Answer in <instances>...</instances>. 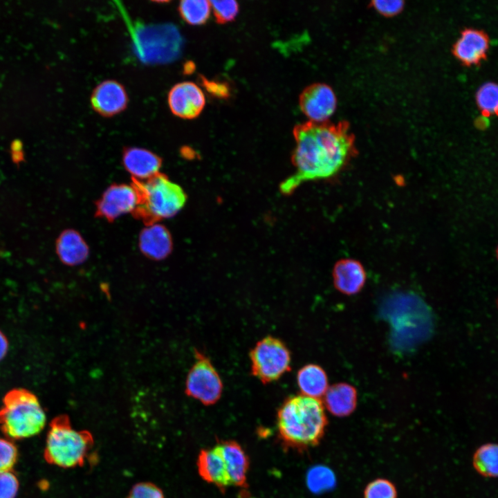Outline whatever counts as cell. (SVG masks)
Wrapping results in <instances>:
<instances>
[{
	"label": "cell",
	"instance_id": "obj_1",
	"mask_svg": "<svg viewBox=\"0 0 498 498\" xmlns=\"http://www.w3.org/2000/svg\"><path fill=\"white\" fill-rule=\"evenodd\" d=\"M296 142L292 155L295 173L280 185L290 194L302 183L337 174L356 154L355 138L347 122L308 121L293 129Z\"/></svg>",
	"mask_w": 498,
	"mask_h": 498
},
{
	"label": "cell",
	"instance_id": "obj_2",
	"mask_svg": "<svg viewBox=\"0 0 498 498\" xmlns=\"http://www.w3.org/2000/svg\"><path fill=\"white\" fill-rule=\"evenodd\" d=\"M328 423L320 399L302 394L286 398L278 409L279 436L288 447L304 449L318 444Z\"/></svg>",
	"mask_w": 498,
	"mask_h": 498
},
{
	"label": "cell",
	"instance_id": "obj_3",
	"mask_svg": "<svg viewBox=\"0 0 498 498\" xmlns=\"http://www.w3.org/2000/svg\"><path fill=\"white\" fill-rule=\"evenodd\" d=\"M46 413L38 398L24 388L8 391L0 408V428L10 439H24L42 431Z\"/></svg>",
	"mask_w": 498,
	"mask_h": 498
},
{
	"label": "cell",
	"instance_id": "obj_4",
	"mask_svg": "<svg viewBox=\"0 0 498 498\" xmlns=\"http://www.w3.org/2000/svg\"><path fill=\"white\" fill-rule=\"evenodd\" d=\"M133 185L138 194L133 213L148 225L174 216L185 203L183 190L162 174L145 181L133 180Z\"/></svg>",
	"mask_w": 498,
	"mask_h": 498
},
{
	"label": "cell",
	"instance_id": "obj_5",
	"mask_svg": "<svg viewBox=\"0 0 498 498\" xmlns=\"http://www.w3.org/2000/svg\"><path fill=\"white\" fill-rule=\"evenodd\" d=\"M89 433L71 426L64 417L54 419L47 433L46 460L62 468H73L83 463L91 444Z\"/></svg>",
	"mask_w": 498,
	"mask_h": 498
},
{
	"label": "cell",
	"instance_id": "obj_6",
	"mask_svg": "<svg viewBox=\"0 0 498 498\" xmlns=\"http://www.w3.org/2000/svg\"><path fill=\"white\" fill-rule=\"evenodd\" d=\"M250 358L252 374L264 384L277 380L290 370L289 349L273 336L258 341L250 351Z\"/></svg>",
	"mask_w": 498,
	"mask_h": 498
},
{
	"label": "cell",
	"instance_id": "obj_7",
	"mask_svg": "<svg viewBox=\"0 0 498 498\" xmlns=\"http://www.w3.org/2000/svg\"><path fill=\"white\" fill-rule=\"evenodd\" d=\"M196 361L190 369L185 382L186 394L205 405L216 403L223 391V382L210 359L195 351Z\"/></svg>",
	"mask_w": 498,
	"mask_h": 498
},
{
	"label": "cell",
	"instance_id": "obj_8",
	"mask_svg": "<svg viewBox=\"0 0 498 498\" xmlns=\"http://www.w3.org/2000/svg\"><path fill=\"white\" fill-rule=\"evenodd\" d=\"M299 107L310 121L324 122L335 110L337 100L333 89L324 83L306 87L299 98Z\"/></svg>",
	"mask_w": 498,
	"mask_h": 498
},
{
	"label": "cell",
	"instance_id": "obj_9",
	"mask_svg": "<svg viewBox=\"0 0 498 498\" xmlns=\"http://www.w3.org/2000/svg\"><path fill=\"white\" fill-rule=\"evenodd\" d=\"M138 204V194L132 184H114L108 187L97 203V214L109 221L133 212Z\"/></svg>",
	"mask_w": 498,
	"mask_h": 498
},
{
	"label": "cell",
	"instance_id": "obj_10",
	"mask_svg": "<svg viewBox=\"0 0 498 498\" xmlns=\"http://www.w3.org/2000/svg\"><path fill=\"white\" fill-rule=\"evenodd\" d=\"M172 113L183 119H193L202 112L205 96L201 89L192 82H183L173 86L167 95Z\"/></svg>",
	"mask_w": 498,
	"mask_h": 498
},
{
	"label": "cell",
	"instance_id": "obj_11",
	"mask_svg": "<svg viewBox=\"0 0 498 498\" xmlns=\"http://www.w3.org/2000/svg\"><path fill=\"white\" fill-rule=\"evenodd\" d=\"M91 104L93 110L104 117H111L124 111L128 95L122 84L107 80L98 84L92 91Z\"/></svg>",
	"mask_w": 498,
	"mask_h": 498
},
{
	"label": "cell",
	"instance_id": "obj_12",
	"mask_svg": "<svg viewBox=\"0 0 498 498\" xmlns=\"http://www.w3.org/2000/svg\"><path fill=\"white\" fill-rule=\"evenodd\" d=\"M489 38L483 30L465 28L452 47L454 57L463 65H479L487 57Z\"/></svg>",
	"mask_w": 498,
	"mask_h": 498
},
{
	"label": "cell",
	"instance_id": "obj_13",
	"mask_svg": "<svg viewBox=\"0 0 498 498\" xmlns=\"http://www.w3.org/2000/svg\"><path fill=\"white\" fill-rule=\"evenodd\" d=\"M122 163L133 180L142 181L159 173L162 160L158 155L148 149L133 147L124 151Z\"/></svg>",
	"mask_w": 498,
	"mask_h": 498
},
{
	"label": "cell",
	"instance_id": "obj_14",
	"mask_svg": "<svg viewBox=\"0 0 498 498\" xmlns=\"http://www.w3.org/2000/svg\"><path fill=\"white\" fill-rule=\"evenodd\" d=\"M332 275L336 290L347 295L360 293L366 282V273L363 266L354 259H344L336 262Z\"/></svg>",
	"mask_w": 498,
	"mask_h": 498
},
{
	"label": "cell",
	"instance_id": "obj_15",
	"mask_svg": "<svg viewBox=\"0 0 498 498\" xmlns=\"http://www.w3.org/2000/svg\"><path fill=\"white\" fill-rule=\"evenodd\" d=\"M197 466L200 476L205 481L214 484L221 490L231 486L225 463L218 445L200 452Z\"/></svg>",
	"mask_w": 498,
	"mask_h": 498
},
{
	"label": "cell",
	"instance_id": "obj_16",
	"mask_svg": "<svg viewBox=\"0 0 498 498\" xmlns=\"http://www.w3.org/2000/svg\"><path fill=\"white\" fill-rule=\"evenodd\" d=\"M139 248L150 259H165L172 251V240L167 229L157 223L149 225L139 235Z\"/></svg>",
	"mask_w": 498,
	"mask_h": 498
},
{
	"label": "cell",
	"instance_id": "obj_17",
	"mask_svg": "<svg viewBox=\"0 0 498 498\" xmlns=\"http://www.w3.org/2000/svg\"><path fill=\"white\" fill-rule=\"evenodd\" d=\"M323 404L333 416L345 417L351 415L358 403L356 387L347 382H338L329 387L323 396Z\"/></svg>",
	"mask_w": 498,
	"mask_h": 498
},
{
	"label": "cell",
	"instance_id": "obj_18",
	"mask_svg": "<svg viewBox=\"0 0 498 498\" xmlns=\"http://www.w3.org/2000/svg\"><path fill=\"white\" fill-rule=\"evenodd\" d=\"M217 445L225 461L231 486H243L249 466L246 454L234 441H225Z\"/></svg>",
	"mask_w": 498,
	"mask_h": 498
},
{
	"label": "cell",
	"instance_id": "obj_19",
	"mask_svg": "<svg viewBox=\"0 0 498 498\" xmlns=\"http://www.w3.org/2000/svg\"><path fill=\"white\" fill-rule=\"evenodd\" d=\"M56 250L61 261L68 266L82 264L89 255L87 244L73 230H67L60 234L57 240Z\"/></svg>",
	"mask_w": 498,
	"mask_h": 498
},
{
	"label": "cell",
	"instance_id": "obj_20",
	"mask_svg": "<svg viewBox=\"0 0 498 498\" xmlns=\"http://www.w3.org/2000/svg\"><path fill=\"white\" fill-rule=\"evenodd\" d=\"M297 383L301 394L320 398L329 388L328 377L322 367L315 364H308L298 370Z\"/></svg>",
	"mask_w": 498,
	"mask_h": 498
},
{
	"label": "cell",
	"instance_id": "obj_21",
	"mask_svg": "<svg viewBox=\"0 0 498 498\" xmlns=\"http://www.w3.org/2000/svg\"><path fill=\"white\" fill-rule=\"evenodd\" d=\"M210 2L206 0H184L178 7L182 19L193 26L205 24L210 17Z\"/></svg>",
	"mask_w": 498,
	"mask_h": 498
},
{
	"label": "cell",
	"instance_id": "obj_22",
	"mask_svg": "<svg viewBox=\"0 0 498 498\" xmlns=\"http://www.w3.org/2000/svg\"><path fill=\"white\" fill-rule=\"evenodd\" d=\"M475 469L482 475L498 476V445L488 443L479 448L473 458Z\"/></svg>",
	"mask_w": 498,
	"mask_h": 498
},
{
	"label": "cell",
	"instance_id": "obj_23",
	"mask_svg": "<svg viewBox=\"0 0 498 498\" xmlns=\"http://www.w3.org/2000/svg\"><path fill=\"white\" fill-rule=\"evenodd\" d=\"M476 103L483 116H498V84H482L476 93Z\"/></svg>",
	"mask_w": 498,
	"mask_h": 498
},
{
	"label": "cell",
	"instance_id": "obj_24",
	"mask_svg": "<svg viewBox=\"0 0 498 498\" xmlns=\"http://www.w3.org/2000/svg\"><path fill=\"white\" fill-rule=\"evenodd\" d=\"M363 495L364 498H397V490L389 480L379 478L367 485Z\"/></svg>",
	"mask_w": 498,
	"mask_h": 498
},
{
	"label": "cell",
	"instance_id": "obj_25",
	"mask_svg": "<svg viewBox=\"0 0 498 498\" xmlns=\"http://www.w3.org/2000/svg\"><path fill=\"white\" fill-rule=\"evenodd\" d=\"M211 8L217 23L223 24L234 19L239 12L236 1H210Z\"/></svg>",
	"mask_w": 498,
	"mask_h": 498
},
{
	"label": "cell",
	"instance_id": "obj_26",
	"mask_svg": "<svg viewBox=\"0 0 498 498\" xmlns=\"http://www.w3.org/2000/svg\"><path fill=\"white\" fill-rule=\"evenodd\" d=\"M332 473L322 466L315 467L307 474V484L313 492H319L331 486Z\"/></svg>",
	"mask_w": 498,
	"mask_h": 498
},
{
	"label": "cell",
	"instance_id": "obj_27",
	"mask_svg": "<svg viewBox=\"0 0 498 498\" xmlns=\"http://www.w3.org/2000/svg\"><path fill=\"white\" fill-rule=\"evenodd\" d=\"M17 457V448L11 439L0 437V472L11 470Z\"/></svg>",
	"mask_w": 498,
	"mask_h": 498
},
{
	"label": "cell",
	"instance_id": "obj_28",
	"mask_svg": "<svg viewBox=\"0 0 498 498\" xmlns=\"http://www.w3.org/2000/svg\"><path fill=\"white\" fill-rule=\"evenodd\" d=\"M19 490V481L11 471L0 472V498H15Z\"/></svg>",
	"mask_w": 498,
	"mask_h": 498
},
{
	"label": "cell",
	"instance_id": "obj_29",
	"mask_svg": "<svg viewBox=\"0 0 498 498\" xmlns=\"http://www.w3.org/2000/svg\"><path fill=\"white\" fill-rule=\"evenodd\" d=\"M129 498H164L160 488L152 483H140L134 486Z\"/></svg>",
	"mask_w": 498,
	"mask_h": 498
},
{
	"label": "cell",
	"instance_id": "obj_30",
	"mask_svg": "<svg viewBox=\"0 0 498 498\" xmlns=\"http://www.w3.org/2000/svg\"><path fill=\"white\" fill-rule=\"evenodd\" d=\"M371 5L382 15L393 16L403 10L404 1L400 0H377L371 1Z\"/></svg>",
	"mask_w": 498,
	"mask_h": 498
},
{
	"label": "cell",
	"instance_id": "obj_31",
	"mask_svg": "<svg viewBox=\"0 0 498 498\" xmlns=\"http://www.w3.org/2000/svg\"><path fill=\"white\" fill-rule=\"evenodd\" d=\"M200 80L203 86L212 95L219 98L229 97L230 88L226 83L209 80L204 77H200Z\"/></svg>",
	"mask_w": 498,
	"mask_h": 498
},
{
	"label": "cell",
	"instance_id": "obj_32",
	"mask_svg": "<svg viewBox=\"0 0 498 498\" xmlns=\"http://www.w3.org/2000/svg\"><path fill=\"white\" fill-rule=\"evenodd\" d=\"M9 348V342L5 334L0 330V361L6 356Z\"/></svg>",
	"mask_w": 498,
	"mask_h": 498
},
{
	"label": "cell",
	"instance_id": "obj_33",
	"mask_svg": "<svg viewBox=\"0 0 498 498\" xmlns=\"http://www.w3.org/2000/svg\"><path fill=\"white\" fill-rule=\"evenodd\" d=\"M497 258H498V248H497Z\"/></svg>",
	"mask_w": 498,
	"mask_h": 498
}]
</instances>
